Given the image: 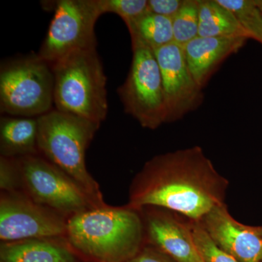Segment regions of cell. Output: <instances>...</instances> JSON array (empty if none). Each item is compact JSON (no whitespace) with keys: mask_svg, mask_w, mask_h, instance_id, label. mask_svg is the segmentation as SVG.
I'll return each mask as SVG.
<instances>
[{"mask_svg":"<svg viewBox=\"0 0 262 262\" xmlns=\"http://www.w3.org/2000/svg\"><path fill=\"white\" fill-rule=\"evenodd\" d=\"M229 181L199 146L156 155L136 173L127 206L158 207L200 222L225 203Z\"/></svg>","mask_w":262,"mask_h":262,"instance_id":"6da1fadb","label":"cell"},{"mask_svg":"<svg viewBox=\"0 0 262 262\" xmlns=\"http://www.w3.org/2000/svg\"><path fill=\"white\" fill-rule=\"evenodd\" d=\"M65 239L82 262H127L145 245L140 213L127 205L72 215Z\"/></svg>","mask_w":262,"mask_h":262,"instance_id":"7a4b0ae2","label":"cell"},{"mask_svg":"<svg viewBox=\"0 0 262 262\" xmlns=\"http://www.w3.org/2000/svg\"><path fill=\"white\" fill-rule=\"evenodd\" d=\"M39 154L67 174L97 207L106 206L98 183L89 173L86 151L100 125L53 108L37 117Z\"/></svg>","mask_w":262,"mask_h":262,"instance_id":"3957f363","label":"cell"},{"mask_svg":"<svg viewBox=\"0 0 262 262\" xmlns=\"http://www.w3.org/2000/svg\"><path fill=\"white\" fill-rule=\"evenodd\" d=\"M51 67L55 108L101 126L108 104L106 77L97 48L75 52Z\"/></svg>","mask_w":262,"mask_h":262,"instance_id":"277c9868","label":"cell"},{"mask_svg":"<svg viewBox=\"0 0 262 262\" xmlns=\"http://www.w3.org/2000/svg\"><path fill=\"white\" fill-rule=\"evenodd\" d=\"M54 106L51 65L37 54L5 62L0 70V111L11 117H37Z\"/></svg>","mask_w":262,"mask_h":262,"instance_id":"5b68a950","label":"cell"},{"mask_svg":"<svg viewBox=\"0 0 262 262\" xmlns=\"http://www.w3.org/2000/svg\"><path fill=\"white\" fill-rule=\"evenodd\" d=\"M15 160L18 168L17 192L68 218L97 208L67 174L40 155H27Z\"/></svg>","mask_w":262,"mask_h":262,"instance_id":"8992f818","label":"cell"},{"mask_svg":"<svg viewBox=\"0 0 262 262\" xmlns=\"http://www.w3.org/2000/svg\"><path fill=\"white\" fill-rule=\"evenodd\" d=\"M133 58L126 80L117 89L124 111L144 128L155 130L166 123L167 107L159 64L155 51L131 45Z\"/></svg>","mask_w":262,"mask_h":262,"instance_id":"52a82bcc","label":"cell"},{"mask_svg":"<svg viewBox=\"0 0 262 262\" xmlns=\"http://www.w3.org/2000/svg\"><path fill=\"white\" fill-rule=\"evenodd\" d=\"M37 55L50 64L75 52L97 48L95 26L102 15L98 0H58Z\"/></svg>","mask_w":262,"mask_h":262,"instance_id":"ba28073f","label":"cell"},{"mask_svg":"<svg viewBox=\"0 0 262 262\" xmlns=\"http://www.w3.org/2000/svg\"><path fill=\"white\" fill-rule=\"evenodd\" d=\"M68 217L20 192L0 193V239L65 238Z\"/></svg>","mask_w":262,"mask_h":262,"instance_id":"9c48e42d","label":"cell"},{"mask_svg":"<svg viewBox=\"0 0 262 262\" xmlns=\"http://www.w3.org/2000/svg\"><path fill=\"white\" fill-rule=\"evenodd\" d=\"M154 51L163 80L166 123L182 120L201 106L204 98L203 89L189 70L183 46L173 42Z\"/></svg>","mask_w":262,"mask_h":262,"instance_id":"30bf717a","label":"cell"},{"mask_svg":"<svg viewBox=\"0 0 262 262\" xmlns=\"http://www.w3.org/2000/svg\"><path fill=\"white\" fill-rule=\"evenodd\" d=\"M138 211L144 226L145 245L160 250L176 262L201 261L194 246L190 221L158 207H144Z\"/></svg>","mask_w":262,"mask_h":262,"instance_id":"8fae6325","label":"cell"},{"mask_svg":"<svg viewBox=\"0 0 262 262\" xmlns=\"http://www.w3.org/2000/svg\"><path fill=\"white\" fill-rule=\"evenodd\" d=\"M198 223L219 247L239 262H261L262 237L256 227L237 222L226 203L215 207Z\"/></svg>","mask_w":262,"mask_h":262,"instance_id":"7c38bea8","label":"cell"},{"mask_svg":"<svg viewBox=\"0 0 262 262\" xmlns=\"http://www.w3.org/2000/svg\"><path fill=\"white\" fill-rule=\"evenodd\" d=\"M248 39L198 37L183 46L188 67L198 85L203 89L220 65L244 47Z\"/></svg>","mask_w":262,"mask_h":262,"instance_id":"4fadbf2b","label":"cell"},{"mask_svg":"<svg viewBox=\"0 0 262 262\" xmlns=\"http://www.w3.org/2000/svg\"><path fill=\"white\" fill-rule=\"evenodd\" d=\"M0 262H82L65 238L1 242Z\"/></svg>","mask_w":262,"mask_h":262,"instance_id":"5bb4252c","label":"cell"},{"mask_svg":"<svg viewBox=\"0 0 262 262\" xmlns=\"http://www.w3.org/2000/svg\"><path fill=\"white\" fill-rule=\"evenodd\" d=\"M37 136V118L2 117L0 156L17 158L39 154Z\"/></svg>","mask_w":262,"mask_h":262,"instance_id":"9a60e30c","label":"cell"},{"mask_svg":"<svg viewBox=\"0 0 262 262\" xmlns=\"http://www.w3.org/2000/svg\"><path fill=\"white\" fill-rule=\"evenodd\" d=\"M198 37H244L251 39L235 15L216 0H200Z\"/></svg>","mask_w":262,"mask_h":262,"instance_id":"2e32d148","label":"cell"},{"mask_svg":"<svg viewBox=\"0 0 262 262\" xmlns=\"http://www.w3.org/2000/svg\"><path fill=\"white\" fill-rule=\"evenodd\" d=\"M131 45H140L153 51L173 42L172 19L148 12L126 24Z\"/></svg>","mask_w":262,"mask_h":262,"instance_id":"e0dca14e","label":"cell"},{"mask_svg":"<svg viewBox=\"0 0 262 262\" xmlns=\"http://www.w3.org/2000/svg\"><path fill=\"white\" fill-rule=\"evenodd\" d=\"M200 0H184L182 8L172 18L173 42L181 46L198 37Z\"/></svg>","mask_w":262,"mask_h":262,"instance_id":"ac0fdd59","label":"cell"},{"mask_svg":"<svg viewBox=\"0 0 262 262\" xmlns=\"http://www.w3.org/2000/svg\"><path fill=\"white\" fill-rule=\"evenodd\" d=\"M190 223L194 246L203 261L239 262L219 247L198 222L190 221Z\"/></svg>","mask_w":262,"mask_h":262,"instance_id":"d6986e66","label":"cell"},{"mask_svg":"<svg viewBox=\"0 0 262 262\" xmlns=\"http://www.w3.org/2000/svg\"><path fill=\"white\" fill-rule=\"evenodd\" d=\"M102 15L115 13L125 25L134 21L149 12L148 0H98Z\"/></svg>","mask_w":262,"mask_h":262,"instance_id":"ffe728a7","label":"cell"},{"mask_svg":"<svg viewBox=\"0 0 262 262\" xmlns=\"http://www.w3.org/2000/svg\"><path fill=\"white\" fill-rule=\"evenodd\" d=\"M18 184V169L15 158L0 156V189L14 192Z\"/></svg>","mask_w":262,"mask_h":262,"instance_id":"44dd1931","label":"cell"},{"mask_svg":"<svg viewBox=\"0 0 262 262\" xmlns=\"http://www.w3.org/2000/svg\"><path fill=\"white\" fill-rule=\"evenodd\" d=\"M184 0H148L150 13L173 18L182 8Z\"/></svg>","mask_w":262,"mask_h":262,"instance_id":"7402d4cb","label":"cell"},{"mask_svg":"<svg viewBox=\"0 0 262 262\" xmlns=\"http://www.w3.org/2000/svg\"><path fill=\"white\" fill-rule=\"evenodd\" d=\"M222 6L241 20L251 14L257 8L254 0H216Z\"/></svg>","mask_w":262,"mask_h":262,"instance_id":"603a6c76","label":"cell"},{"mask_svg":"<svg viewBox=\"0 0 262 262\" xmlns=\"http://www.w3.org/2000/svg\"><path fill=\"white\" fill-rule=\"evenodd\" d=\"M239 21L247 31L251 39L262 44V13L258 8Z\"/></svg>","mask_w":262,"mask_h":262,"instance_id":"cb8c5ba5","label":"cell"},{"mask_svg":"<svg viewBox=\"0 0 262 262\" xmlns=\"http://www.w3.org/2000/svg\"><path fill=\"white\" fill-rule=\"evenodd\" d=\"M127 262H176L165 253L149 245H144L134 257Z\"/></svg>","mask_w":262,"mask_h":262,"instance_id":"d4e9b609","label":"cell"},{"mask_svg":"<svg viewBox=\"0 0 262 262\" xmlns=\"http://www.w3.org/2000/svg\"><path fill=\"white\" fill-rule=\"evenodd\" d=\"M254 3L262 13V0H254Z\"/></svg>","mask_w":262,"mask_h":262,"instance_id":"484cf974","label":"cell"},{"mask_svg":"<svg viewBox=\"0 0 262 262\" xmlns=\"http://www.w3.org/2000/svg\"><path fill=\"white\" fill-rule=\"evenodd\" d=\"M256 229H257L258 233L262 237V227H256Z\"/></svg>","mask_w":262,"mask_h":262,"instance_id":"4316f807","label":"cell"},{"mask_svg":"<svg viewBox=\"0 0 262 262\" xmlns=\"http://www.w3.org/2000/svg\"><path fill=\"white\" fill-rule=\"evenodd\" d=\"M199 262H204V261H203V260H201V261H199Z\"/></svg>","mask_w":262,"mask_h":262,"instance_id":"83f0119b","label":"cell"},{"mask_svg":"<svg viewBox=\"0 0 262 262\" xmlns=\"http://www.w3.org/2000/svg\"><path fill=\"white\" fill-rule=\"evenodd\" d=\"M261 262H262V261H261Z\"/></svg>","mask_w":262,"mask_h":262,"instance_id":"f1b7e54d","label":"cell"}]
</instances>
